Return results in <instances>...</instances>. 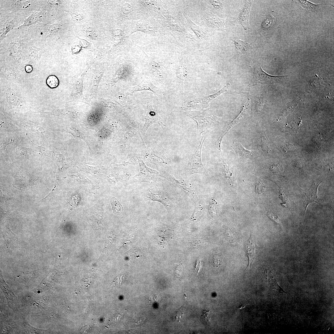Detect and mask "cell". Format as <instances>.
Masks as SVG:
<instances>
[{"label":"cell","instance_id":"obj_10","mask_svg":"<svg viewBox=\"0 0 334 334\" xmlns=\"http://www.w3.org/2000/svg\"><path fill=\"white\" fill-rule=\"evenodd\" d=\"M256 248L255 233H251L250 238L246 242V250L248 259L247 269H249L254 261Z\"/></svg>","mask_w":334,"mask_h":334},{"label":"cell","instance_id":"obj_14","mask_svg":"<svg viewBox=\"0 0 334 334\" xmlns=\"http://www.w3.org/2000/svg\"><path fill=\"white\" fill-rule=\"evenodd\" d=\"M236 50L238 54L243 55L247 53L251 49V44L239 39L233 41Z\"/></svg>","mask_w":334,"mask_h":334},{"label":"cell","instance_id":"obj_4","mask_svg":"<svg viewBox=\"0 0 334 334\" xmlns=\"http://www.w3.org/2000/svg\"><path fill=\"white\" fill-rule=\"evenodd\" d=\"M205 139L203 136L197 149L191 157L187 169V172L190 175L195 173L203 174L205 172L201 158L202 149Z\"/></svg>","mask_w":334,"mask_h":334},{"label":"cell","instance_id":"obj_12","mask_svg":"<svg viewBox=\"0 0 334 334\" xmlns=\"http://www.w3.org/2000/svg\"><path fill=\"white\" fill-rule=\"evenodd\" d=\"M232 146L240 160H247L253 158L255 156L254 152L246 149L237 141H233Z\"/></svg>","mask_w":334,"mask_h":334},{"label":"cell","instance_id":"obj_22","mask_svg":"<svg viewBox=\"0 0 334 334\" xmlns=\"http://www.w3.org/2000/svg\"><path fill=\"white\" fill-rule=\"evenodd\" d=\"M24 327L26 330L29 333L40 334L46 332V330L37 329L32 326L26 321L24 322Z\"/></svg>","mask_w":334,"mask_h":334},{"label":"cell","instance_id":"obj_6","mask_svg":"<svg viewBox=\"0 0 334 334\" xmlns=\"http://www.w3.org/2000/svg\"><path fill=\"white\" fill-rule=\"evenodd\" d=\"M321 182H314L310 187L307 190H303L302 192V199L305 208V216L308 206L313 202L319 203L318 195V188Z\"/></svg>","mask_w":334,"mask_h":334},{"label":"cell","instance_id":"obj_7","mask_svg":"<svg viewBox=\"0 0 334 334\" xmlns=\"http://www.w3.org/2000/svg\"><path fill=\"white\" fill-rule=\"evenodd\" d=\"M139 164V173L134 177L136 181L140 182H150L153 181L158 173L155 170L148 167L143 160L138 158Z\"/></svg>","mask_w":334,"mask_h":334},{"label":"cell","instance_id":"obj_1","mask_svg":"<svg viewBox=\"0 0 334 334\" xmlns=\"http://www.w3.org/2000/svg\"><path fill=\"white\" fill-rule=\"evenodd\" d=\"M187 114L196 122L199 137L203 133L216 125L219 120L218 118L205 109L198 111H188Z\"/></svg>","mask_w":334,"mask_h":334},{"label":"cell","instance_id":"obj_19","mask_svg":"<svg viewBox=\"0 0 334 334\" xmlns=\"http://www.w3.org/2000/svg\"><path fill=\"white\" fill-rule=\"evenodd\" d=\"M299 4L304 9L308 11H314L317 10L320 6L323 4H315L307 0H300L297 1Z\"/></svg>","mask_w":334,"mask_h":334},{"label":"cell","instance_id":"obj_17","mask_svg":"<svg viewBox=\"0 0 334 334\" xmlns=\"http://www.w3.org/2000/svg\"><path fill=\"white\" fill-rule=\"evenodd\" d=\"M277 18L274 13L270 14L264 20L262 24L263 30H268L272 28L276 23Z\"/></svg>","mask_w":334,"mask_h":334},{"label":"cell","instance_id":"obj_2","mask_svg":"<svg viewBox=\"0 0 334 334\" xmlns=\"http://www.w3.org/2000/svg\"><path fill=\"white\" fill-rule=\"evenodd\" d=\"M230 86L229 83L221 90L216 93L208 96L186 102L184 104L183 108L185 109H203L204 110L209 107L211 102L216 98L222 93L226 92Z\"/></svg>","mask_w":334,"mask_h":334},{"label":"cell","instance_id":"obj_28","mask_svg":"<svg viewBox=\"0 0 334 334\" xmlns=\"http://www.w3.org/2000/svg\"><path fill=\"white\" fill-rule=\"evenodd\" d=\"M201 266V264L200 261L198 260L197 261V264L196 266L195 270L198 273L200 271Z\"/></svg>","mask_w":334,"mask_h":334},{"label":"cell","instance_id":"obj_23","mask_svg":"<svg viewBox=\"0 0 334 334\" xmlns=\"http://www.w3.org/2000/svg\"><path fill=\"white\" fill-rule=\"evenodd\" d=\"M279 188L280 196L283 203L282 205L289 209L290 208V203L287 194L283 188L282 187Z\"/></svg>","mask_w":334,"mask_h":334},{"label":"cell","instance_id":"obj_13","mask_svg":"<svg viewBox=\"0 0 334 334\" xmlns=\"http://www.w3.org/2000/svg\"><path fill=\"white\" fill-rule=\"evenodd\" d=\"M252 1L246 2L243 9L239 13L235 22L241 24L245 30L249 26L248 21L249 13Z\"/></svg>","mask_w":334,"mask_h":334},{"label":"cell","instance_id":"obj_8","mask_svg":"<svg viewBox=\"0 0 334 334\" xmlns=\"http://www.w3.org/2000/svg\"><path fill=\"white\" fill-rule=\"evenodd\" d=\"M142 91H151L158 96L161 95L163 93L161 90L155 86L148 78H145L140 83L129 89L127 95L132 96L133 93Z\"/></svg>","mask_w":334,"mask_h":334},{"label":"cell","instance_id":"obj_18","mask_svg":"<svg viewBox=\"0 0 334 334\" xmlns=\"http://www.w3.org/2000/svg\"><path fill=\"white\" fill-rule=\"evenodd\" d=\"M249 100L248 99L245 101L243 106V108L241 113L239 115V116L234 119L233 121H232L229 125V126L230 128H231L233 126L235 125L237 122H240L241 119L246 117L248 112V110L249 109Z\"/></svg>","mask_w":334,"mask_h":334},{"label":"cell","instance_id":"obj_27","mask_svg":"<svg viewBox=\"0 0 334 334\" xmlns=\"http://www.w3.org/2000/svg\"><path fill=\"white\" fill-rule=\"evenodd\" d=\"M265 189V185L262 182H259L255 185V191L259 194H262Z\"/></svg>","mask_w":334,"mask_h":334},{"label":"cell","instance_id":"obj_11","mask_svg":"<svg viewBox=\"0 0 334 334\" xmlns=\"http://www.w3.org/2000/svg\"><path fill=\"white\" fill-rule=\"evenodd\" d=\"M1 287L7 300L9 307L14 311L17 309V298L12 289L6 283L2 278H1Z\"/></svg>","mask_w":334,"mask_h":334},{"label":"cell","instance_id":"obj_20","mask_svg":"<svg viewBox=\"0 0 334 334\" xmlns=\"http://www.w3.org/2000/svg\"><path fill=\"white\" fill-rule=\"evenodd\" d=\"M112 209L113 213L116 214H120L123 212V208L122 205L118 201L115 197H112L110 200Z\"/></svg>","mask_w":334,"mask_h":334},{"label":"cell","instance_id":"obj_25","mask_svg":"<svg viewBox=\"0 0 334 334\" xmlns=\"http://www.w3.org/2000/svg\"><path fill=\"white\" fill-rule=\"evenodd\" d=\"M266 215L271 220L277 223L281 224L278 217L273 212L269 210L267 212Z\"/></svg>","mask_w":334,"mask_h":334},{"label":"cell","instance_id":"obj_29","mask_svg":"<svg viewBox=\"0 0 334 334\" xmlns=\"http://www.w3.org/2000/svg\"><path fill=\"white\" fill-rule=\"evenodd\" d=\"M25 70L26 72L28 73H30L32 71V67L30 66L27 65L25 67Z\"/></svg>","mask_w":334,"mask_h":334},{"label":"cell","instance_id":"obj_15","mask_svg":"<svg viewBox=\"0 0 334 334\" xmlns=\"http://www.w3.org/2000/svg\"><path fill=\"white\" fill-rule=\"evenodd\" d=\"M148 199L150 201H158L162 203L165 207L169 206L168 202L166 198L160 193L151 191L147 194Z\"/></svg>","mask_w":334,"mask_h":334},{"label":"cell","instance_id":"obj_5","mask_svg":"<svg viewBox=\"0 0 334 334\" xmlns=\"http://www.w3.org/2000/svg\"><path fill=\"white\" fill-rule=\"evenodd\" d=\"M147 111L145 117V122L141 130L143 134H145L148 127L154 123H157L163 128L165 126L162 118L153 108L152 101L147 103Z\"/></svg>","mask_w":334,"mask_h":334},{"label":"cell","instance_id":"obj_30","mask_svg":"<svg viewBox=\"0 0 334 334\" xmlns=\"http://www.w3.org/2000/svg\"><path fill=\"white\" fill-rule=\"evenodd\" d=\"M203 316H204L206 319L209 320V313L208 311H205L203 312Z\"/></svg>","mask_w":334,"mask_h":334},{"label":"cell","instance_id":"obj_16","mask_svg":"<svg viewBox=\"0 0 334 334\" xmlns=\"http://www.w3.org/2000/svg\"><path fill=\"white\" fill-rule=\"evenodd\" d=\"M223 165L224 172L225 176L227 178L230 186L233 188L234 183L235 182L233 169L225 162H223Z\"/></svg>","mask_w":334,"mask_h":334},{"label":"cell","instance_id":"obj_21","mask_svg":"<svg viewBox=\"0 0 334 334\" xmlns=\"http://www.w3.org/2000/svg\"><path fill=\"white\" fill-rule=\"evenodd\" d=\"M46 83L49 88H53L58 86L59 82L58 78L56 76L50 75L47 78Z\"/></svg>","mask_w":334,"mask_h":334},{"label":"cell","instance_id":"obj_26","mask_svg":"<svg viewBox=\"0 0 334 334\" xmlns=\"http://www.w3.org/2000/svg\"><path fill=\"white\" fill-rule=\"evenodd\" d=\"M260 136L262 149L263 151L268 152L269 148L267 138L265 135L263 134H262Z\"/></svg>","mask_w":334,"mask_h":334},{"label":"cell","instance_id":"obj_9","mask_svg":"<svg viewBox=\"0 0 334 334\" xmlns=\"http://www.w3.org/2000/svg\"><path fill=\"white\" fill-rule=\"evenodd\" d=\"M85 73L83 74L76 80L67 100V102L80 101L87 103L83 93V85Z\"/></svg>","mask_w":334,"mask_h":334},{"label":"cell","instance_id":"obj_24","mask_svg":"<svg viewBox=\"0 0 334 334\" xmlns=\"http://www.w3.org/2000/svg\"><path fill=\"white\" fill-rule=\"evenodd\" d=\"M271 287L272 289L276 290L278 292L283 293H288L284 291L282 288L279 285L276 280L273 278L272 279Z\"/></svg>","mask_w":334,"mask_h":334},{"label":"cell","instance_id":"obj_3","mask_svg":"<svg viewBox=\"0 0 334 334\" xmlns=\"http://www.w3.org/2000/svg\"><path fill=\"white\" fill-rule=\"evenodd\" d=\"M284 76H276L269 75L264 72L260 64L254 66L253 78L251 82L253 85L259 84H268L278 83L281 81Z\"/></svg>","mask_w":334,"mask_h":334}]
</instances>
